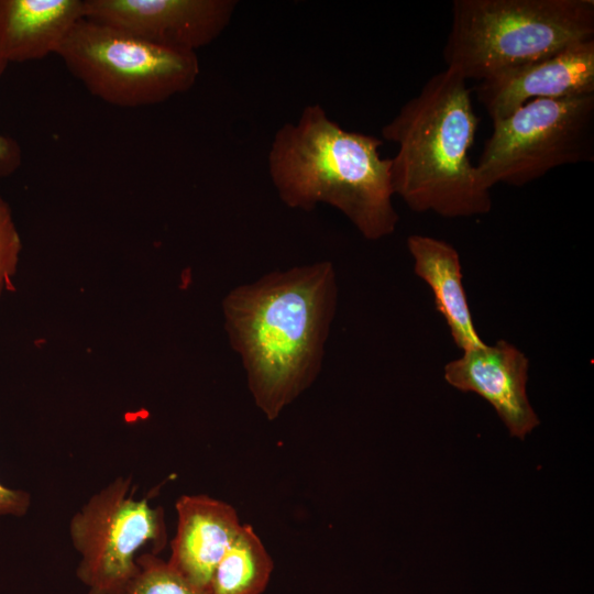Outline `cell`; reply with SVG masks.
I'll use <instances>...</instances> for the list:
<instances>
[{
	"label": "cell",
	"instance_id": "cell-16",
	"mask_svg": "<svg viewBox=\"0 0 594 594\" xmlns=\"http://www.w3.org/2000/svg\"><path fill=\"white\" fill-rule=\"evenodd\" d=\"M22 240L8 201L0 194V298L14 288Z\"/></svg>",
	"mask_w": 594,
	"mask_h": 594
},
{
	"label": "cell",
	"instance_id": "cell-18",
	"mask_svg": "<svg viewBox=\"0 0 594 594\" xmlns=\"http://www.w3.org/2000/svg\"><path fill=\"white\" fill-rule=\"evenodd\" d=\"M31 506V495L22 490H14L0 482V516H24Z\"/></svg>",
	"mask_w": 594,
	"mask_h": 594
},
{
	"label": "cell",
	"instance_id": "cell-11",
	"mask_svg": "<svg viewBox=\"0 0 594 594\" xmlns=\"http://www.w3.org/2000/svg\"><path fill=\"white\" fill-rule=\"evenodd\" d=\"M175 508L177 529L167 561L207 591L217 564L242 525L231 505L202 494L180 496Z\"/></svg>",
	"mask_w": 594,
	"mask_h": 594
},
{
	"label": "cell",
	"instance_id": "cell-2",
	"mask_svg": "<svg viewBox=\"0 0 594 594\" xmlns=\"http://www.w3.org/2000/svg\"><path fill=\"white\" fill-rule=\"evenodd\" d=\"M466 82L447 67L382 128L398 146L391 158L394 195L416 212L468 218L492 209L491 188L470 160L480 118Z\"/></svg>",
	"mask_w": 594,
	"mask_h": 594
},
{
	"label": "cell",
	"instance_id": "cell-15",
	"mask_svg": "<svg viewBox=\"0 0 594 594\" xmlns=\"http://www.w3.org/2000/svg\"><path fill=\"white\" fill-rule=\"evenodd\" d=\"M136 564L134 575L119 594H208L156 553L139 554Z\"/></svg>",
	"mask_w": 594,
	"mask_h": 594
},
{
	"label": "cell",
	"instance_id": "cell-8",
	"mask_svg": "<svg viewBox=\"0 0 594 594\" xmlns=\"http://www.w3.org/2000/svg\"><path fill=\"white\" fill-rule=\"evenodd\" d=\"M234 0H84L85 19L151 44L196 53L229 25Z\"/></svg>",
	"mask_w": 594,
	"mask_h": 594
},
{
	"label": "cell",
	"instance_id": "cell-3",
	"mask_svg": "<svg viewBox=\"0 0 594 594\" xmlns=\"http://www.w3.org/2000/svg\"><path fill=\"white\" fill-rule=\"evenodd\" d=\"M382 144L374 135L344 130L320 105H309L296 122L276 131L268 174L286 206L308 211L328 204L365 239L378 240L392 234L398 222L392 162L381 157Z\"/></svg>",
	"mask_w": 594,
	"mask_h": 594
},
{
	"label": "cell",
	"instance_id": "cell-9",
	"mask_svg": "<svg viewBox=\"0 0 594 594\" xmlns=\"http://www.w3.org/2000/svg\"><path fill=\"white\" fill-rule=\"evenodd\" d=\"M528 371V358L512 343L498 340L463 351L444 366V380L461 392L484 398L509 435L524 440L539 425L527 395Z\"/></svg>",
	"mask_w": 594,
	"mask_h": 594
},
{
	"label": "cell",
	"instance_id": "cell-5",
	"mask_svg": "<svg viewBox=\"0 0 594 594\" xmlns=\"http://www.w3.org/2000/svg\"><path fill=\"white\" fill-rule=\"evenodd\" d=\"M56 55L92 96L124 108L184 94L200 74L197 53L164 48L85 18Z\"/></svg>",
	"mask_w": 594,
	"mask_h": 594
},
{
	"label": "cell",
	"instance_id": "cell-14",
	"mask_svg": "<svg viewBox=\"0 0 594 594\" xmlns=\"http://www.w3.org/2000/svg\"><path fill=\"white\" fill-rule=\"evenodd\" d=\"M273 572V560L249 525H242L217 564L208 594H262Z\"/></svg>",
	"mask_w": 594,
	"mask_h": 594
},
{
	"label": "cell",
	"instance_id": "cell-13",
	"mask_svg": "<svg viewBox=\"0 0 594 594\" xmlns=\"http://www.w3.org/2000/svg\"><path fill=\"white\" fill-rule=\"evenodd\" d=\"M407 248L414 271L430 287L457 346L466 351L484 344L469 307L458 251L443 240L420 234L410 235Z\"/></svg>",
	"mask_w": 594,
	"mask_h": 594
},
{
	"label": "cell",
	"instance_id": "cell-6",
	"mask_svg": "<svg viewBox=\"0 0 594 594\" xmlns=\"http://www.w3.org/2000/svg\"><path fill=\"white\" fill-rule=\"evenodd\" d=\"M594 161V94L535 99L493 121L476 168L485 184L524 186L564 165Z\"/></svg>",
	"mask_w": 594,
	"mask_h": 594
},
{
	"label": "cell",
	"instance_id": "cell-12",
	"mask_svg": "<svg viewBox=\"0 0 594 594\" xmlns=\"http://www.w3.org/2000/svg\"><path fill=\"white\" fill-rule=\"evenodd\" d=\"M84 18V0H0V65L56 55Z\"/></svg>",
	"mask_w": 594,
	"mask_h": 594
},
{
	"label": "cell",
	"instance_id": "cell-17",
	"mask_svg": "<svg viewBox=\"0 0 594 594\" xmlns=\"http://www.w3.org/2000/svg\"><path fill=\"white\" fill-rule=\"evenodd\" d=\"M4 69L0 65V77ZM22 148L12 136L0 132V178L13 175L22 165Z\"/></svg>",
	"mask_w": 594,
	"mask_h": 594
},
{
	"label": "cell",
	"instance_id": "cell-10",
	"mask_svg": "<svg viewBox=\"0 0 594 594\" xmlns=\"http://www.w3.org/2000/svg\"><path fill=\"white\" fill-rule=\"evenodd\" d=\"M475 91L492 121L535 99L594 94V40L480 81Z\"/></svg>",
	"mask_w": 594,
	"mask_h": 594
},
{
	"label": "cell",
	"instance_id": "cell-7",
	"mask_svg": "<svg viewBox=\"0 0 594 594\" xmlns=\"http://www.w3.org/2000/svg\"><path fill=\"white\" fill-rule=\"evenodd\" d=\"M69 537L87 594H119L138 569V553L150 543L156 554L165 547L164 510L135 498L131 477L118 476L75 513Z\"/></svg>",
	"mask_w": 594,
	"mask_h": 594
},
{
	"label": "cell",
	"instance_id": "cell-4",
	"mask_svg": "<svg viewBox=\"0 0 594 594\" xmlns=\"http://www.w3.org/2000/svg\"><path fill=\"white\" fill-rule=\"evenodd\" d=\"M591 40L593 0H454L443 59L480 82Z\"/></svg>",
	"mask_w": 594,
	"mask_h": 594
},
{
	"label": "cell",
	"instance_id": "cell-1",
	"mask_svg": "<svg viewBox=\"0 0 594 594\" xmlns=\"http://www.w3.org/2000/svg\"><path fill=\"white\" fill-rule=\"evenodd\" d=\"M337 306L330 262L274 272L232 289L226 330L255 404L275 419L316 378Z\"/></svg>",
	"mask_w": 594,
	"mask_h": 594
}]
</instances>
